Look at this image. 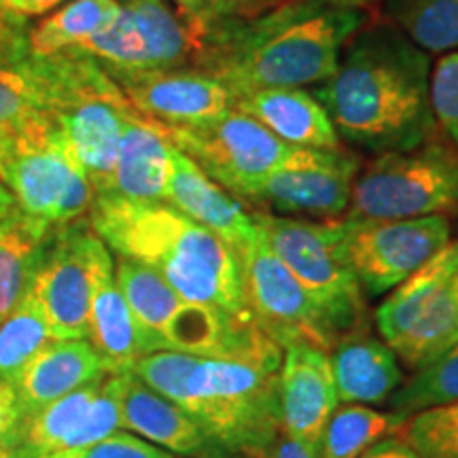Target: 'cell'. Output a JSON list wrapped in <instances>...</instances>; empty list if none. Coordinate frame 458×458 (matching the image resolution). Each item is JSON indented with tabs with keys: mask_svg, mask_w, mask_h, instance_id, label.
Listing matches in <instances>:
<instances>
[{
	"mask_svg": "<svg viewBox=\"0 0 458 458\" xmlns=\"http://www.w3.org/2000/svg\"><path fill=\"white\" fill-rule=\"evenodd\" d=\"M335 72L314 91L337 134L371 153L405 151L433 139L431 60L399 28H360Z\"/></svg>",
	"mask_w": 458,
	"mask_h": 458,
	"instance_id": "cell-1",
	"label": "cell"
},
{
	"mask_svg": "<svg viewBox=\"0 0 458 458\" xmlns=\"http://www.w3.org/2000/svg\"><path fill=\"white\" fill-rule=\"evenodd\" d=\"M365 21L363 11L286 0L255 20H223L206 34L198 68L236 100L259 89L320 85Z\"/></svg>",
	"mask_w": 458,
	"mask_h": 458,
	"instance_id": "cell-2",
	"label": "cell"
},
{
	"mask_svg": "<svg viewBox=\"0 0 458 458\" xmlns=\"http://www.w3.org/2000/svg\"><path fill=\"white\" fill-rule=\"evenodd\" d=\"M280 363L283 351L229 359L156 351L136 360L131 374L174 401L223 448L267 458L283 431Z\"/></svg>",
	"mask_w": 458,
	"mask_h": 458,
	"instance_id": "cell-3",
	"label": "cell"
},
{
	"mask_svg": "<svg viewBox=\"0 0 458 458\" xmlns=\"http://www.w3.org/2000/svg\"><path fill=\"white\" fill-rule=\"evenodd\" d=\"M89 227L117 257L162 274L182 301L249 312L236 253L174 206L94 196Z\"/></svg>",
	"mask_w": 458,
	"mask_h": 458,
	"instance_id": "cell-4",
	"label": "cell"
},
{
	"mask_svg": "<svg viewBox=\"0 0 458 458\" xmlns=\"http://www.w3.org/2000/svg\"><path fill=\"white\" fill-rule=\"evenodd\" d=\"M0 182L26 215L49 225L79 221L94 202L88 174L45 108L0 130Z\"/></svg>",
	"mask_w": 458,
	"mask_h": 458,
	"instance_id": "cell-5",
	"label": "cell"
},
{
	"mask_svg": "<svg viewBox=\"0 0 458 458\" xmlns=\"http://www.w3.org/2000/svg\"><path fill=\"white\" fill-rule=\"evenodd\" d=\"M458 208V153L439 142L380 153L357 176L346 219H420Z\"/></svg>",
	"mask_w": 458,
	"mask_h": 458,
	"instance_id": "cell-6",
	"label": "cell"
},
{
	"mask_svg": "<svg viewBox=\"0 0 458 458\" xmlns=\"http://www.w3.org/2000/svg\"><path fill=\"white\" fill-rule=\"evenodd\" d=\"M458 240L448 242L382 301L377 331L405 368L420 369L458 344Z\"/></svg>",
	"mask_w": 458,
	"mask_h": 458,
	"instance_id": "cell-7",
	"label": "cell"
},
{
	"mask_svg": "<svg viewBox=\"0 0 458 458\" xmlns=\"http://www.w3.org/2000/svg\"><path fill=\"white\" fill-rule=\"evenodd\" d=\"M204 28L174 11L165 0H119V13L106 28L77 45L111 79L128 74L198 68Z\"/></svg>",
	"mask_w": 458,
	"mask_h": 458,
	"instance_id": "cell-8",
	"label": "cell"
},
{
	"mask_svg": "<svg viewBox=\"0 0 458 458\" xmlns=\"http://www.w3.org/2000/svg\"><path fill=\"white\" fill-rule=\"evenodd\" d=\"M272 253L327 314L337 340L365 327L363 291L342 253L340 221H303L255 213Z\"/></svg>",
	"mask_w": 458,
	"mask_h": 458,
	"instance_id": "cell-9",
	"label": "cell"
},
{
	"mask_svg": "<svg viewBox=\"0 0 458 458\" xmlns=\"http://www.w3.org/2000/svg\"><path fill=\"white\" fill-rule=\"evenodd\" d=\"M159 128L172 145L238 199H253L263 179L289 162L297 148L236 106L202 125Z\"/></svg>",
	"mask_w": 458,
	"mask_h": 458,
	"instance_id": "cell-10",
	"label": "cell"
},
{
	"mask_svg": "<svg viewBox=\"0 0 458 458\" xmlns=\"http://www.w3.org/2000/svg\"><path fill=\"white\" fill-rule=\"evenodd\" d=\"M450 242L445 215L420 219L340 221V244L360 291L385 295Z\"/></svg>",
	"mask_w": 458,
	"mask_h": 458,
	"instance_id": "cell-11",
	"label": "cell"
},
{
	"mask_svg": "<svg viewBox=\"0 0 458 458\" xmlns=\"http://www.w3.org/2000/svg\"><path fill=\"white\" fill-rule=\"evenodd\" d=\"M111 261L108 246L81 219L55 227L32 286L55 340H88L96 278Z\"/></svg>",
	"mask_w": 458,
	"mask_h": 458,
	"instance_id": "cell-12",
	"label": "cell"
},
{
	"mask_svg": "<svg viewBox=\"0 0 458 458\" xmlns=\"http://www.w3.org/2000/svg\"><path fill=\"white\" fill-rule=\"evenodd\" d=\"M261 229V227H259ZM244 300L263 331L280 346L312 344L331 351L337 335L318 301L272 253L263 232L238 255Z\"/></svg>",
	"mask_w": 458,
	"mask_h": 458,
	"instance_id": "cell-13",
	"label": "cell"
},
{
	"mask_svg": "<svg viewBox=\"0 0 458 458\" xmlns=\"http://www.w3.org/2000/svg\"><path fill=\"white\" fill-rule=\"evenodd\" d=\"M359 170V157L344 148L297 147L289 162L263 179L250 202L266 204L283 215L335 219L346 215Z\"/></svg>",
	"mask_w": 458,
	"mask_h": 458,
	"instance_id": "cell-14",
	"label": "cell"
},
{
	"mask_svg": "<svg viewBox=\"0 0 458 458\" xmlns=\"http://www.w3.org/2000/svg\"><path fill=\"white\" fill-rule=\"evenodd\" d=\"M122 431L117 374L96 377L21 420L13 458H41L83 448Z\"/></svg>",
	"mask_w": 458,
	"mask_h": 458,
	"instance_id": "cell-15",
	"label": "cell"
},
{
	"mask_svg": "<svg viewBox=\"0 0 458 458\" xmlns=\"http://www.w3.org/2000/svg\"><path fill=\"white\" fill-rule=\"evenodd\" d=\"M130 105L164 128H189L215 122L236 106V98L215 74L176 68L113 79Z\"/></svg>",
	"mask_w": 458,
	"mask_h": 458,
	"instance_id": "cell-16",
	"label": "cell"
},
{
	"mask_svg": "<svg viewBox=\"0 0 458 458\" xmlns=\"http://www.w3.org/2000/svg\"><path fill=\"white\" fill-rule=\"evenodd\" d=\"M165 204L174 206L198 225L213 232L236 257L261 233L255 216L246 213L240 199L210 179L191 157H187L174 145L170 148Z\"/></svg>",
	"mask_w": 458,
	"mask_h": 458,
	"instance_id": "cell-17",
	"label": "cell"
},
{
	"mask_svg": "<svg viewBox=\"0 0 458 458\" xmlns=\"http://www.w3.org/2000/svg\"><path fill=\"white\" fill-rule=\"evenodd\" d=\"M278 399L283 431L308 442H320L340 403L329 352L312 344L284 346L278 371Z\"/></svg>",
	"mask_w": 458,
	"mask_h": 458,
	"instance_id": "cell-18",
	"label": "cell"
},
{
	"mask_svg": "<svg viewBox=\"0 0 458 458\" xmlns=\"http://www.w3.org/2000/svg\"><path fill=\"white\" fill-rule=\"evenodd\" d=\"M117 401L122 428L170 454L191 458L219 445L185 410L147 386L131 371L117 374Z\"/></svg>",
	"mask_w": 458,
	"mask_h": 458,
	"instance_id": "cell-19",
	"label": "cell"
},
{
	"mask_svg": "<svg viewBox=\"0 0 458 458\" xmlns=\"http://www.w3.org/2000/svg\"><path fill=\"white\" fill-rule=\"evenodd\" d=\"M108 371L111 369L88 340H51L13 380L20 420Z\"/></svg>",
	"mask_w": 458,
	"mask_h": 458,
	"instance_id": "cell-20",
	"label": "cell"
},
{
	"mask_svg": "<svg viewBox=\"0 0 458 458\" xmlns=\"http://www.w3.org/2000/svg\"><path fill=\"white\" fill-rule=\"evenodd\" d=\"M329 359L340 403H386L405 382L397 354L365 327L342 335L329 351Z\"/></svg>",
	"mask_w": 458,
	"mask_h": 458,
	"instance_id": "cell-21",
	"label": "cell"
},
{
	"mask_svg": "<svg viewBox=\"0 0 458 458\" xmlns=\"http://www.w3.org/2000/svg\"><path fill=\"white\" fill-rule=\"evenodd\" d=\"M236 108L291 147L340 151L342 139L323 105L301 88L259 89L236 100Z\"/></svg>",
	"mask_w": 458,
	"mask_h": 458,
	"instance_id": "cell-22",
	"label": "cell"
},
{
	"mask_svg": "<svg viewBox=\"0 0 458 458\" xmlns=\"http://www.w3.org/2000/svg\"><path fill=\"white\" fill-rule=\"evenodd\" d=\"M172 142L157 123L142 117L125 122L108 191L131 202H165Z\"/></svg>",
	"mask_w": 458,
	"mask_h": 458,
	"instance_id": "cell-23",
	"label": "cell"
},
{
	"mask_svg": "<svg viewBox=\"0 0 458 458\" xmlns=\"http://www.w3.org/2000/svg\"><path fill=\"white\" fill-rule=\"evenodd\" d=\"M88 342L113 374L131 371L136 360L147 354L134 314L114 280V261L102 267L96 278Z\"/></svg>",
	"mask_w": 458,
	"mask_h": 458,
	"instance_id": "cell-24",
	"label": "cell"
},
{
	"mask_svg": "<svg viewBox=\"0 0 458 458\" xmlns=\"http://www.w3.org/2000/svg\"><path fill=\"white\" fill-rule=\"evenodd\" d=\"M55 227L20 206L0 221V320L30 293Z\"/></svg>",
	"mask_w": 458,
	"mask_h": 458,
	"instance_id": "cell-25",
	"label": "cell"
},
{
	"mask_svg": "<svg viewBox=\"0 0 458 458\" xmlns=\"http://www.w3.org/2000/svg\"><path fill=\"white\" fill-rule=\"evenodd\" d=\"M114 280L134 314L147 354L165 351L164 331L182 306L181 295L162 274L128 257H117L114 261Z\"/></svg>",
	"mask_w": 458,
	"mask_h": 458,
	"instance_id": "cell-26",
	"label": "cell"
},
{
	"mask_svg": "<svg viewBox=\"0 0 458 458\" xmlns=\"http://www.w3.org/2000/svg\"><path fill=\"white\" fill-rule=\"evenodd\" d=\"M117 13L119 0H68L64 7L28 28V51L32 55H55L74 49L111 24Z\"/></svg>",
	"mask_w": 458,
	"mask_h": 458,
	"instance_id": "cell-27",
	"label": "cell"
},
{
	"mask_svg": "<svg viewBox=\"0 0 458 458\" xmlns=\"http://www.w3.org/2000/svg\"><path fill=\"white\" fill-rule=\"evenodd\" d=\"M405 420L408 418L394 411H380L369 405H337L320 437V458H359L369 445L397 433Z\"/></svg>",
	"mask_w": 458,
	"mask_h": 458,
	"instance_id": "cell-28",
	"label": "cell"
},
{
	"mask_svg": "<svg viewBox=\"0 0 458 458\" xmlns=\"http://www.w3.org/2000/svg\"><path fill=\"white\" fill-rule=\"evenodd\" d=\"M386 15L427 54L458 51V0H388Z\"/></svg>",
	"mask_w": 458,
	"mask_h": 458,
	"instance_id": "cell-29",
	"label": "cell"
},
{
	"mask_svg": "<svg viewBox=\"0 0 458 458\" xmlns=\"http://www.w3.org/2000/svg\"><path fill=\"white\" fill-rule=\"evenodd\" d=\"M55 340L41 303L30 289L24 300L0 320V380L13 382L28 360Z\"/></svg>",
	"mask_w": 458,
	"mask_h": 458,
	"instance_id": "cell-30",
	"label": "cell"
},
{
	"mask_svg": "<svg viewBox=\"0 0 458 458\" xmlns=\"http://www.w3.org/2000/svg\"><path fill=\"white\" fill-rule=\"evenodd\" d=\"M458 401V344L422 365L414 371L408 382H403L391 399V411L410 418L439 405L456 403Z\"/></svg>",
	"mask_w": 458,
	"mask_h": 458,
	"instance_id": "cell-31",
	"label": "cell"
},
{
	"mask_svg": "<svg viewBox=\"0 0 458 458\" xmlns=\"http://www.w3.org/2000/svg\"><path fill=\"white\" fill-rule=\"evenodd\" d=\"M397 435L420 458H458V401L410 416Z\"/></svg>",
	"mask_w": 458,
	"mask_h": 458,
	"instance_id": "cell-32",
	"label": "cell"
},
{
	"mask_svg": "<svg viewBox=\"0 0 458 458\" xmlns=\"http://www.w3.org/2000/svg\"><path fill=\"white\" fill-rule=\"evenodd\" d=\"M431 108L435 125L458 148V51L445 54L431 71Z\"/></svg>",
	"mask_w": 458,
	"mask_h": 458,
	"instance_id": "cell-33",
	"label": "cell"
},
{
	"mask_svg": "<svg viewBox=\"0 0 458 458\" xmlns=\"http://www.w3.org/2000/svg\"><path fill=\"white\" fill-rule=\"evenodd\" d=\"M41 102L28 74L11 60L0 57V130L38 111Z\"/></svg>",
	"mask_w": 458,
	"mask_h": 458,
	"instance_id": "cell-34",
	"label": "cell"
},
{
	"mask_svg": "<svg viewBox=\"0 0 458 458\" xmlns=\"http://www.w3.org/2000/svg\"><path fill=\"white\" fill-rule=\"evenodd\" d=\"M41 458H179L157 445L145 442L130 431H114L108 437L83 448L55 452Z\"/></svg>",
	"mask_w": 458,
	"mask_h": 458,
	"instance_id": "cell-35",
	"label": "cell"
},
{
	"mask_svg": "<svg viewBox=\"0 0 458 458\" xmlns=\"http://www.w3.org/2000/svg\"><path fill=\"white\" fill-rule=\"evenodd\" d=\"M20 422L13 382L0 380V458L15 456Z\"/></svg>",
	"mask_w": 458,
	"mask_h": 458,
	"instance_id": "cell-36",
	"label": "cell"
},
{
	"mask_svg": "<svg viewBox=\"0 0 458 458\" xmlns=\"http://www.w3.org/2000/svg\"><path fill=\"white\" fill-rule=\"evenodd\" d=\"M286 0H215V7L227 20H255L267 11L276 9Z\"/></svg>",
	"mask_w": 458,
	"mask_h": 458,
	"instance_id": "cell-37",
	"label": "cell"
},
{
	"mask_svg": "<svg viewBox=\"0 0 458 458\" xmlns=\"http://www.w3.org/2000/svg\"><path fill=\"white\" fill-rule=\"evenodd\" d=\"M267 458H320V442H308L280 431Z\"/></svg>",
	"mask_w": 458,
	"mask_h": 458,
	"instance_id": "cell-38",
	"label": "cell"
},
{
	"mask_svg": "<svg viewBox=\"0 0 458 458\" xmlns=\"http://www.w3.org/2000/svg\"><path fill=\"white\" fill-rule=\"evenodd\" d=\"M174 4L182 15H187L191 21H196V24L199 28H204L206 32H210L215 26H219L223 20H227V17H223L219 11H216L215 0H174Z\"/></svg>",
	"mask_w": 458,
	"mask_h": 458,
	"instance_id": "cell-39",
	"label": "cell"
},
{
	"mask_svg": "<svg viewBox=\"0 0 458 458\" xmlns=\"http://www.w3.org/2000/svg\"><path fill=\"white\" fill-rule=\"evenodd\" d=\"M64 3H68V0H0V11L28 20V17L49 13L51 9L60 7Z\"/></svg>",
	"mask_w": 458,
	"mask_h": 458,
	"instance_id": "cell-40",
	"label": "cell"
},
{
	"mask_svg": "<svg viewBox=\"0 0 458 458\" xmlns=\"http://www.w3.org/2000/svg\"><path fill=\"white\" fill-rule=\"evenodd\" d=\"M359 458H420L414 450L410 448L397 433L382 437L380 442L369 445Z\"/></svg>",
	"mask_w": 458,
	"mask_h": 458,
	"instance_id": "cell-41",
	"label": "cell"
},
{
	"mask_svg": "<svg viewBox=\"0 0 458 458\" xmlns=\"http://www.w3.org/2000/svg\"><path fill=\"white\" fill-rule=\"evenodd\" d=\"M310 3L317 4H325V7H334V9H354V11H363L369 4L377 3V0H310Z\"/></svg>",
	"mask_w": 458,
	"mask_h": 458,
	"instance_id": "cell-42",
	"label": "cell"
},
{
	"mask_svg": "<svg viewBox=\"0 0 458 458\" xmlns=\"http://www.w3.org/2000/svg\"><path fill=\"white\" fill-rule=\"evenodd\" d=\"M15 199H13V196H11L9 193V189L3 185V182H0V221L4 219V216H7L11 210L15 208Z\"/></svg>",
	"mask_w": 458,
	"mask_h": 458,
	"instance_id": "cell-43",
	"label": "cell"
},
{
	"mask_svg": "<svg viewBox=\"0 0 458 458\" xmlns=\"http://www.w3.org/2000/svg\"><path fill=\"white\" fill-rule=\"evenodd\" d=\"M191 458H249V456L238 454V452H232V450L223 448V445H215L213 450L204 452V454H199V456H191Z\"/></svg>",
	"mask_w": 458,
	"mask_h": 458,
	"instance_id": "cell-44",
	"label": "cell"
},
{
	"mask_svg": "<svg viewBox=\"0 0 458 458\" xmlns=\"http://www.w3.org/2000/svg\"><path fill=\"white\" fill-rule=\"evenodd\" d=\"M456 291H458V276H456Z\"/></svg>",
	"mask_w": 458,
	"mask_h": 458,
	"instance_id": "cell-45",
	"label": "cell"
}]
</instances>
